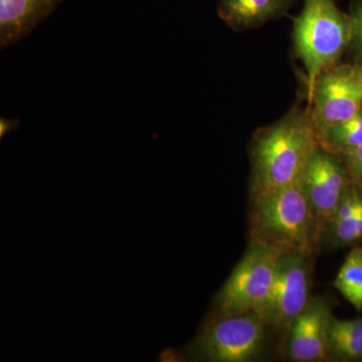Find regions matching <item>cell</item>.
I'll return each mask as SVG.
<instances>
[{
	"mask_svg": "<svg viewBox=\"0 0 362 362\" xmlns=\"http://www.w3.org/2000/svg\"><path fill=\"white\" fill-rule=\"evenodd\" d=\"M313 254L283 251L266 303L258 312L271 329L287 334L311 299Z\"/></svg>",
	"mask_w": 362,
	"mask_h": 362,
	"instance_id": "obj_6",
	"label": "cell"
},
{
	"mask_svg": "<svg viewBox=\"0 0 362 362\" xmlns=\"http://www.w3.org/2000/svg\"><path fill=\"white\" fill-rule=\"evenodd\" d=\"M317 137L362 111V92L354 65H337L317 80L308 104Z\"/></svg>",
	"mask_w": 362,
	"mask_h": 362,
	"instance_id": "obj_7",
	"label": "cell"
},
{
	"mask_svg": "<svg viewBox=\"0 0 362 362\" xmlns=\"http://www.w3.org/2000/svg\"><path fill=\"white\" fill-rule=\"evenodd\" d=\"M333 286L357 311H362V247H352Z\"/></svg>",
	"mask_w": 362,
	"mask_h": 362,
	"instance_id": "obj_13",
	"label": "cell"
},
{
	"mask_svg": "<svg viewBox=\"0 0 362 362\" xmlns=\"http://www.w3.org/2000/svg\"><path fill=\"white\" fill-rule=\"evenodd\" d=\"M269 329L257 312L207 318L194 341L182 350H165L160 361H255L265 351Z\"/></svg>",
	"mask_w": 362,
	"mask_h": 362,
	"instance_id": "obj_4",
	"label": "cell"
},
{
	"mask_svg": "<svg viewBox=\"0 0 362 362\" xmlns=\"http://www.w3.org/2000/svg\"><path fill=\"white\" fill-rule=\"evenodd\" d=\"M18 126V121L14 119L1 118L0 120V137L4 138L8 133L13 132Z\"/></svg>",
	"mask_w": 362,
	"mask_h": 362,
	"instance_id": "obj_18",
	"label": "cell"
},
{
	"mask_svg": "<svg viewBox=\"0 0 362 362\" xmlns=\"http://www.w3.org/2000/svg\"><path fill=\"white\" fill-rule=\"evenodd\" d=\"M250 240H259L282 251L314 254L320 233L302 180L251 197Z\"/></svg>",
	"mask_w": 362,
	"mask_h": 362,
	"instance_id": "obj_2",
	"label": "cell"
},
{
	"mask_svg": "<svg viewBox=\"0 0 362 362\" xmlns=\"http://www.w3.org/2000/svg\"><path fill=\"white\" fill-rule=\"evenodd\" d=\"M333 303L327 296L312 297L287 332L286 356L295 362L331 361L329 330Z\"/></svg>",
	"mask_w": 362,
	"mask_h": 362,
	"instance_id": "obj_9",
	"label": "cell"
},
{
	"mask_svg": "<svg viewBox=\"0 0 362 362\" xmlns=\"http://www.w3.org/2000/svg\"><path fill=\"white\" fill-rule=\"evenodd\" d=\"M332 361H362V317L349 320L333 317L329 330Z\"/></svg>",
	"mask_w": 362,
	"mask_h": 362,
	"instance_id": "obj_12",
	"label": "cell"
},
{
	"mask_svg": "<svg viewBox=\"0 0 362 362\" xmlns=\"http://www.w3.org/2000/svg\"><path fill=\"white\" fill-rule=\"evenodd\" d=\"M362 243V211L342 221H332L324 226L319 246L331 249L356 247Z\"/></svg>",
	"mask_w": 362,
	"mask_h": 362,
	"instance_id": "obj_14",
	"label": "cell"
},
{
	"mask_svg": "<svg viewBox=\"0 0 362 362\" xmlns=\"http://www.w3.org/2000/svg\"><path fill=\"white\" fill-rule=\"evenodd\" d=\"M349 14L351 21V44L349 49L356 52L358 62H362V0H352Z\"/></svg>",
	"mask_w": 362,
	"mask_h": 362,
	"instance_id": "obj_17",
	"label": "cell"
},
{
	"mask_svg": "<svg viewBox=\"0 0 362 362\" xmlns=\"http://www.w3.org/2000/svg\"><path fill=\"white\" fill-rule=\"evenodd\" d=\"M62 0H0V47L25 39L47 20Z\"/></svg>",
	"mask_w": 362,
	"mask_h": 362,
	"instance_id": "obj_10",
	"label": "cell"
},
{
	"mask_svg": "<svg viewBox=\"0 0 362 362\" xmlns=\"http://www.w3.org/2000/svg\"><path fill=\"white\" fill-rule=\"evenodd\" d=\"M298 58L306 74L307 99L310 103L317 80L337 66L351 44V21L335 0H303L293 25Z\"/></svg>",
	"mask_w": 362,
	"mask_h": 362,
	"instance_id": "obj_3",
	"label": "cell"
},
{
	"mask_svg": "<svg viewBox=\"0 0 362 362\" xmlns=\"http://www.w3.org/2000/svg\"><path fill=\"white\" fill-rule=\"evenodd\" d=\"M354 66H356V76L362 92V62H357Z\"/></svg>",
	"mask_w": 362,
	"mask_h": 362,
	"instance_id": "obj_19",
	"label": "cell"
},
{
	"mask_svg": "<svg viewBox=\"0 0 362 362\" xmlns=\"http://www.w3.org/2000/svg\"><path fill=\"white\" fill-rule=\"evenodd\" d=\"M302 183L321 235L351 185L349 171L338 154L320 145L309 161Z\"/></svg>",
	"mask_w": 362,
	"mask_h": 362,
	"instance_id": "obj_8",
	"label": "cell"
},
{
	"mask_svg": "<svg viewBox=\"0 0 362 362\" xmlns=\"http://www.w3.org/2000/svg\"><path fill=\"white\" fill-rule=\"evenodd\" d=\"M319 146L309 109H294L262 130L251 146V197L301 181Z\"/></svg>",
	"mask_w": 362,
	"mask_h": 362,
	"instance_id": "obj_1",
	"label": "cell"
},
{
	"mask_svg": "<svg viewBox=\"0 0 362 362\" xmlns=\"http://www.w3.org/2000/svg\"><path fill=\"white\" fill-rule=\"evenodd\" d=\"M282 252L266 243L250 240L244 256L214 297L207 318L258 313L270 294Z\"/></svg>",
	"mask_w": 362,
	"mask_h": 362,
	"instance_id": "obj_5",
	"label": "cell"
},
{
	"mask_svg": "<svg viewBox=\"0 0 362 362\" xmlns=\"http://www.w3.org/2000/svg\"><path fill=\"white\" fill-rule=\"evenodd\" d=\"M337 154L349 171L351 183L362 190V146L343 150Z\"/></svg>",
	"mask_w": 362,
	"mask_h": 362,
	"instance_id": "obj_16",
	"label": "cell"
},
{
	"mask_svg": "<svg viewBox=\"0 0 362 362\" xmlns=\"http://www.w3.org/2000/svg\"><path fill=\"white\" fill-rule=\"evenodd\" d=\"M319 142L324 148L334 153L362 146V111L349 120L333 126Z\"/></svg>",
	"mask_w": 362,
	"mask_h": 362,
	"instance_id": "obj_15",
	"label": "cell"
},
{
	"mask_svg": "<svg viewBox=\"0 0 362 362\" xmlns=\"http://www.w3.org/2000/svg\"><path fill=\"white\" fill-rule=\"evenodd\" d=\"M291 0H220L218 13L235 30H250L284 13Z\"/></svg>",
	"mask_w": 362,
	"mask_h": 362,
	"instance_id": "obj_11",
	"label": "cell"
}]
</instances>
